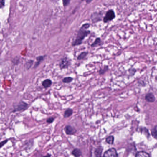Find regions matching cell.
Returning a JSON list of instances; mask_svg holds the SVG:
<instances>
[{"label":"cell","instance_id":"cell-1","mask_svg":"<svg viewBox=\"0 0 157 157\" xmlns=\"http://www.w3.org/2000/svg\"><path fill=\"white\" fill-rule=\"evenodd\" d=\"M90 24L87 23L84 24L80 27L79 31L77 32L76 38L72 42V46H77L82 44L83 40L90 33V31L87 30V29L90 27Z\"/></svg>","mask_w":157,"mask_h":157},{"label":"cell","instance_id":"cell-2","mask_svg":"<svg viewBox=\"0 0 157 157\" xmlns=\"http://www.w3.org/2000/svg\"><path fill=\"white\" fill-rule=\"evenodd\" d=\"M28 108V104L23 101H21L14 107L13 112H21L27 110Z\"/></svg>","mask_w":157,"mask_h":157},{"label":"cell","instance_id":"cell-3","mask_svg":"<svg viewBox=\"0 0 157 157\" xmlns=\"http://www.w3.org/2000/svg\"><path fill=\"white\" fill-rule=\"evenodd\" d=\"M115 18V14L113 10H109L105 13V16L104 17V23H107L109 21H111Z\"/></svg>","mask_w":157,"mask_h":157},{"label":"cell","instance_id":"cell-4","mask_svg":"<svg viewBox=\"0 0 157 157\" xmlns=\"http://www.w3.org/2000/svg\"><path fill=\"white\" fill-rule=\"evenodd\" d=\"M71 65L70 60L67 57H65L62 58L60 61L59 67L60 69H67L70 67Z\"/></svg>","mask_w":157,"mask_h":157},{"label":"cell","instance_id":"cell-5","mask_svg":"<svg viewBox=\"0 0 157 157\" xmlns=\"http://www.w3.org/2000/svg\"><path fill=\"white\" fill-rule=\"evenodd\" d=\"M103 157H118V155L116 149L112 148L105 152Z\"/></svg>","mask_w":157,"mask_h":157},{"label":"cell","instance_id":"cell-6","mask_svg":"<svg viewBox=\"0 0 157 157\" xmlns=\"http://www.w3.org/2000/svg\"><path fill=\"white\" fill-rule=\"evenodd\" d=\"M102 13L101 12H95L92 14L91 16V19L93 23H96L101 20Z\"/></svg>","mask_w":157,"mask_h":157},{"label":"cell","instance_id":"cell-7","mask_svg":"<svg viewBox=\"0 0 157 157\" xmlns=\"http://www.w3.org/2000/svg\"><path fill=\"white\" fill-rule=\"evenodd\" d=\"M65 133L68 135H74L77 132L76 129L70 125L66 126L65 128Z\"/></svg>","mask_w":157,"mask_h":157},{"label":"cell","instance_id":"cell-8","mask_svg":"<svg viewBox=\"0 0 157 157\" xmlns=\"http://www.w3.org/2000/svg\"><path fill=\"white\" fill-rule=\"evenodd\" d=\"M44 58L45 56H44V55H40V56H38L37 57V58H36L37 61L35 63L33 68L35 69L36 68H37L39 66V65L41 64V63L44 60Z\"/></svg>","mask_w":157,"mask_h":157},{"label":"cell","instance_id":"cell-9","mask_svg":"<svg viewBox=\"0 0 157 157\" xmlns=\"http://www.w3.org/2000/svg\"><path fill=\"white\" fill-rule=\"evenodd\" d=\"M42 86L44 87L45 89H47L48 87H49L52 85V80L50 79H46L43 80L42 83Z\"/></svg>","mask_w":157,"mask_h":157},{"label":"cell","instance_id":"cell-10","mask_svg":"<svg viewBox=\"0 0 157 157\" xmlns=\"http://www.w3.org/2000/svg\"><path fill=\"white\" fill-rule=\"evenodd\" d=\"M145 100L148 102H154L155 100V96L153 93H149L146 95Z\"/></svg>","mask_w":157,"mask_h":157},{"label":"cell","instance_id":"cell-11","mask_svg":"<svg viewBox=\"0 0 157 157\" xmlns=\"http://www.w3.org/2000/svg\"><path fill=\"white\" fill-rule=\"evenodd\" d=\"M102 45V42L100 38H97L95 41L91 44V47H95L98 46H100Z\"/></svg>","mask_w":157,"mask_h":157},{"label":"cell","instance_id":"cell-12","mask_svg":"<svg viewBox=\"0 0 157 157\" xmlns=\"http://www.w3.org/2000/svg\"><path fill=\"white\" fill-rule=\"evenodd\" d=\"M73 114V110L71 108H68L67 110H65L64 114V117L65 118L70 117Z\"/></svg>","mask_w":157,"mask_h":157},{"label":"cell","instance_id":"cell-13","mask_svg":"<svg viewBox=\"0 0 157 157\" xmlns=\"http://www.w3.org/2000/svg\"><path fill=\"white\" fill-rule=\"evenodd\" d=\"M135 157H150L148 153L143 151L138 152L135 155Z\"/></svg>","mask_w":157,"mask_h":157},{"label":"cell","instance_id":"cell-14","mask_svg":"<svg viewBox=\"0 0 157 157\" xmlns=\"http://www.w3.org/2000/svg\"><path fill=\"white\" fill-rule=\"evenodd\" d=\"M72 154L75 157H79L81 156L82 152L79 149H74L72 152Z\"/></svg>","mask_w":157,"mask_h":157},{"label":"cell","instance_id":"cell-15","mask_svg":"<svg viewBox=\"0 0 157 157\" xmlns=\"http://www.w3.org/2000/svg\"><path fill=\"white\" fill-rule=\"evenodd\" d=\"M87 54H88V52H86V51H84V52L80 53L77 57V60H81L84 59L86 57Z\"/></svg>","mask_w":157,"mask_h":157},{"label":"cell","instance_id":"cell-16","mask_svg":"<svg viewBox=\"0 0 157 157\" xmlns=\"http://www.w3.org/2000/svg\"><path fill=\"white\" fill-rule=\"evenodd\" d=\"M33 62L34 61L32 60H30L26 63L25 64V67L27 69V70H28L31 68V67H32V65L33 64Z\"/></svg>","mask_w":157,"mask_h":157},{"label":"cell","instance_id":"cell-17","mask_svg":"<svg viewBox=\"0 0 157 157\" xmlns=\"http://www.w3.org/2000/svg\"><path fill=\"white\" fill-rule=\"evenodd\" d=\"M73 78H72L71 77H64L62 79V82L64 83H69L70 82H72Z\"/></svg>","mask_w":157,"mask_h":157},{"label":"cell","instance_id":"cell-18","mask_svg":"<svg viewBox=\"0 0 157 157\" xmlns=\"http://www.w3.org/2000/svg\"><path fill=\"white\" fill-rule=\"evenodd\" d=\"M152 136L157 139V125L155 126L154 128L151 131Z\"/></svg>","mask_w":157,"mask_h":157},{"label":"cell","instance_id":"cell-19","mask_svg":"<svg viewBox=\"0 0 157 157\" xmlns=\"http://www.w3.org/2000/svg\"><path fill=\"white\" fill-rule=\"evenodd\" d=\"M114 137L113 136H110L107 137L106 139V142L109 144H113L114 142Z\"/></svg>","mask_w":157,"mask_h":157},{"label":"cell","instance_id":"cell-20","mask_svg":"<svg viewBox=\"0 0 157 157\" xmlns=\"http://www.w3.org/2000/svg\"><path fill=\"white\" fill-rule=\"evenodd\" d=\"M108 66H105V67H104V68L100 69V70L99 71V74L100 75H102V74H104L105 73V72H107V71L108 70Z\"/></svg>","mask_w":157,"mask_h":157},{"label":"cell","instance_id":"cell-21","mask_svg":"<svg viewBox=\"0 0 157 157\" xmlns=\"http://www.w3.org/2000/svg\"><path fill=\"white\" fill-rule=\"evenodd\" d=\"M101 152H102V149H97L95 151V154L96 157H100V155H101Z\"/></svg>","mask_w":157,"mask_h":157},{"label":"cell","instance_id":"cell-22","mask_svg":"<svg viewBox=\"0 0 157 157\" xmlns=\"http://www.w3.org/2000/svg\"><path fill=\"white\" fill-rule=\"evenodd\" d=\"M16 57L15 58H14V60H13V63L14 64V65H17L19 63V58H18V59H16Z\"/></svg>","mask_w":157,"mask_h":157},{"label":"cell","instance_id":"cell-23","mask_svg":"<svg viewBox=\"0 0 157 157\" xmlns=\"http://www.w3.org/2000/svg\"><path fill=\"white\" fill-rule=\"evenodd\" d=\"M70 2L71 1L70 0H63V5L64 6H67L70 4Z\"/></svg>","mask_w":157,"mask_h":157},{"label":"cell","instance_id":"cell-24","mask_svg":"<svg viewBox=\"0 0 157 157\" xmlns=\"http://www.w3.org/2000/svg\"><path fill=\"white\" fill-rule=\"evenodd\" d=\"M54 118H47V123H51L54 121Z\"/></svg>","mask_w":157,"mask_h":157},{"label":"cell","instance_id":"cell-25","mask_svg":"<svg viewBox=\"0 0 157 157\" xmlns=\"http://www.w3.org/2000/svg\"><path fill=\"white\" fill-rule=\"evenodd\" d=\"M8 141H9V140L6 139L5 140L3 141H1V144H0V145H1V148H2L3 146L5 145L8 142Z\"/></svg>","mask_w":157,"mask_h":157},{"label":"cell","instance_id":"cell-26","mask_svg":"<svg viewBox=\"0 0 157 157\" xmlns=\"http://www.w3.org/2000/svg\"><path fill=\"white\" fill-rule=\"evenodd\" d=\"M5 1L4 0H1L0 1V8H2L5 6Z\"/></svg>","mask_w":157,"mask_h":157},{"label":"cell","instance_id":"cell-27","mask_svg":"<svg viewBox=\"0 0 157 157\" xmlns=\"http://www.w3.org/2000/svg\"><path fill=\"white\" fill-rule=\"evenodd\" d=\"M51 154H47L46 155H45V156H43V157H51Z\"/></svg>","mask_w":157,"mask_h":157},{"label":"cell","instance_id":"cell-28","mask_svg":"<svg viewBox=\"0 0 157 157\" xmlns=\"http://www.w3.org/2000/svg\"><path fill=\"white\" fill-rule=\"evenodd\" d=\"M91 1H86V2L87 3H90V2H91Z\"/></svg>","mask_w":157,"mask_h":157}]
</instances>
